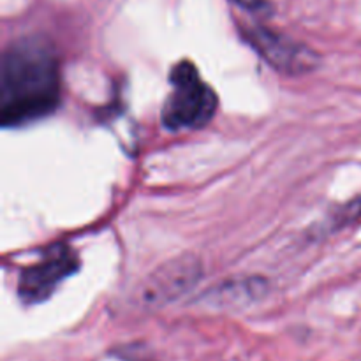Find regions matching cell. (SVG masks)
Instances as JSON below:
<instances>
[{
	"label": "cell",
	"mask_w": 361,
	"mask_h": 361,
	"mask_svg": "<svg viewBox=\"0 0 361 361\" xmlns=\"http://www.w3.org/2000/svg\"><path fill=\"white\" fill-rule=\"evenodd\" d=\"M242 34L243 41L249 42L250 48L279 73L298 76L316 69L319 60L316 51L288 35L257 25L243 28Z\"/></svg>",
	"instance_id": "obj_4"
},
{
	"label": "cell",
	"mask_w": 361,
	"mask_h": 361,
	"mask_svg": "<svg viewBox=\"0 0 361 361\" xmlns=\"http://www.w3.org/2000/svg\"><path fill=\"white\" fill-rule=\"evenodd\" d=\"M267 289V282L261 279H243L236 282H224L217 289L210 291V300L217 303H243L256 300Z\"/></svg>",
	"instance_id": "obj_6"
},
{
	"label": "cell",
	"mask_w": 361,
	"mask_h": 361,
	"mask_svg": "<svg viewBox=\"0 0 361 361\" xmlns=\"http://www.w3.org/2000/svg\"><path fill=\"white\" fill-rule=\"evenodd\" d=\"M235 2L249 11H261L268 6L267 0H235Z\"/></svg>",
	"instance_id": "obj_8"
},
{
	"label": "cell",
	"mask_w": 361,
	"mask_h": 361,
	"mask_svg": "<svg viewBox=\"0 0 361 361\" xmlns=\"http://www.w3.org/2000/svg\"><path fill=\"white\" fill-rule=\"evenodd\" d=\"M201 264L194 256H180L159 267L140 289L141 302L150 307L171 303L196 286Z\"/></svg>",
	"instance_id": "obj_5"
},
{
	"label": "cell",
	"mask_w": 361,
	"mask_h": 361,
	"mask_svg": "<svg viewBox=\"0 0 361 361\" xmlns=\"http://www.w3.org/2000/svg\"><path fill=\"white\" fill-rule=\"evenodd\" d=\"M78 270V254L67 243H53L42 250L35 263L23 268L18 279V296L25 305L46 302L56 288Z\"/></svg>",
	"instance_id": "obj_3"
},
{
	"label": "cell",
	"mask_w": 361,
	"mask_h": 361,
	"mask_svg": "<svg viewBox=\"0 0 361 361\" xmlns=\"http://www.w3.org/2000/svg\"><path fill=\"white\" fill-rule=\"evenodd\" d=\"M169 90L161 118L169 130H192L207 126L215 116L219 99L190 60L175 63L169 73Z\"/></svg>",
	"instance_id": "obj_2"
},
{
	"label": "cell",
	"mask_w": 361,
	"mask_h": 361,
	"mask_svg": "<svg viewBox=\"0 0 361 361\" xmlns=\"http://www.w3.org/2000/svg\"><path fill=\"white\" fill-rule=\"evenodd\" d=\"M62 99L55 48L42 37L13 41L2 56L0 122L4 129L30 126L51 115Z\"/></svg>",
	"instance_id": "obj_1"
},
{
	"label": "cell",
	"mask_w": 361,
	"mask_h": 361,
	"mask_svg": "<svg viewBox=\"0 0 361 361\" xmlns=\"http://www.w3.org/2000/svg\"><path fill=\"white\" fill-rule=\"evenodd\" d=\"M358 219H361V196L349 201L348 204H344V207L337 212V215L331 219V224H334V228H344V226L353 224V222L358 221Z\"/></svg>",
	"instance_id": "obj_7"
}]
</instances>
